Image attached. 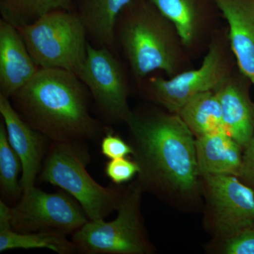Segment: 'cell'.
<instances>
[{"label":"cell","instance_id":"cell-1","mask_svg":"<svg viewBox=\"0 0 254 254\" xmlns=\"http://www.w3.org/2000/svg\"><path fill=\"white\" fill-rule=\"evenodd\" d=\"M136 181L143 191L184 212L203 209L195 138L177 114L133 112L126 122Z\"/></svg>","mask_w":254,"mask_h":254},{"label":"cell","instance_id":"cell-2","mask_svg":"<svg viewBox=\"0 0 254 254\" xmlns=\"http://www.w3.org/2000/svg\"><path fill=\"white\" fill-rule=\"evenodd\" d=\"M91 94L74 73L40 68L34 77L10 99L33 128L50 141H93L104 128L90 113Z\"/></svg>","mask_w":254,"mask_h":254},{"label":"cell","instance_id":"cell-3","mask_svg":"<svg viewBox=\"0 0 254 254\" xmlns=\"http://www.w3.org/2000/svg\"><path fill=\"white\" fill-rule=\"evenodd\" d=\"M135 1L119 16L116 41L137 79H143L156 71L173 77L178 73L180 38L173 24L151 3Z\"/></svg>","mask_w":254,"mask_h":254},{"label":"cell","instance_id":"cell-4","mask_svg":"<svg viewBox=\"0 0 254 254\" xmlns=\"http://www.w3.org/2000/svg\"><path fill=\"white\" fill-rule=\"evenodd\" d=\"M86 142H52L45 157L40 181L60 187L73 197L89 220H105L118 210L125 190L104 187L86 170L90 156Z\"/></svg>","mask_w":254,"mask_h":254},{"label":"cell","instance_id":"cell-5","mask_svg":"<svg viewBox=\"0 0 254 254\" xmlns=\"http://www.w3.org/2000/svg\"><path fill=\"white\" fill-rule=\"evenodd\" d=\"M141 186L128 185L118 209L117 218L88 220L72 235L77 252L85 254H151L155 248L145 230L141 213Z\"/></svg>","mask_w":254,"mask_h":254},{"label":"cell","instance_id":"cell-6","mask_svg":"<svg viewBox=\"0 0 254 254\" xmlns=\"http://www.w3.org/2000/svg\"><path fill=\"white\" fill-rule=\"evenodd\" d=\"M40 68H60L77 76L87 55L86 28L76 13L58 10L17 28Z\"/></svg>","mask_w":254,"mask_h":254},{"label":"cell","instance_id":"cell-7","mask_svg":"<svg viewBox=\"0 0 254 254\" xmlns=\"http://www.w3.org/2000/svg\"><path fill=\"white\" fill-rule=\"evenodd\" d=\"M205 222L213 240L254 225V192L232 175L200 177Z\"/></svg>","mask_w":254,"mask_h":254},{"label":"cell","instance_id":"cell-8","mask_svg":"<svg viewBox=\"0 0 254 254\" xmlns=\"http://www.w3.org/2000/svg\"><path fill=\"white\" fill-rule=\"evenodd\" d=\"M88 218L77 200L68 193H47L36 186L23 192L11 208V228L21 233L53 232L71 235Z\"/></svg>","mask_w":254,"mask_h":254},{"label":"cell","instance_id":"cell-9","mask_svg":"<svg viewBox=\"0 0 254 254\" xmlns=\"http://www.w3.org/2000/svg\"><path fill=\"white\" fill-rule=\"evenodd\" d=\"M77 76L88 88L95 108L108 123H126L132 111L123 66L114 52L88 42L87 55Z\"/></svg>","mask_w":254,"mask_h":254},{"label":"cell","instance_id":"cell-10","mask_svg":"<svg viewBox=\"0 0 254 254\" xmlns=\"http://www.w3.org/2000/svg\"><path fill=\"white\" fill-rule=\"evenodd\" d=\"M229 78L230 73L223 52L218 44L213 43L199 67L169 78H150L145 92L150 100L162 105L169 113L177 114L195 95L218 91Z\"/></svg>","mask_w":254,"mask_h":254},{"label":"cell","instance_id":"cell-11","mask_svg":"<svg viewBox=\"0 0 254 254\" xmlns=\"http://www.w3.org/2000/svg\"><path fill=\"white\" fill-rule=\"evenodd\" d=\"M0 113L6 127L10 145L22 165L21 185L23 192L35 187L37 175L41 173L43 159L46 156L50 141L37 131L18 114L9 98L0 95Z\"/></svg>","mask_w":254,"mask_h":254},{"label":"cell","instance_id":"cell-12","mask_svg":"<svg viewBox=\"0 0 254 254\" xmlns=\"http://www.w3.org/2000/svg\"><path fill=\"white\" fill-rule=\"evenodd\" d=\"M39 69L18 28L1 18L0 95L10 99Z\"/></svg>","mask_w":254,"mask_h":254},{"label":"cell","instance_id":"cell-13","mask_svg":"<svg viewBox=\"0 0 254 254\" xmlns=\"http://www.w3.org/2000/svg\"><path fill=\"white\" fill-rule=\"evenodd\" d=\"M229 26L230 46L241 73L254 88V0H213Z\"/></svg>","mask_w":254,"mask_h":254},{"label":"cell","instance_id":"cell-14","mask_svg":"<svg viewBox=\"0 0 254 254\" xmlns=\"http://www.w3.org/2000/svg\"><path fill=\"white\" fill-rule=\"evenodd\" d=\"M227 134L245 148L254 133V103L247 87L230 80L216 91Z\"/></svg>","mask_w":254,"mask_h":254},{"label":"cell","instance_id":"cell-15","mask_svg":"<svg viewBox=\"0 0 254 254\" xmlns=\"http://www.w3.org/2000/svg\"><path fill=\"white\" fill-rule=\"evenodd\" d=\"M243 150L244 148L225 131L195 138L197 165L200 176H238Z\"/></svg>","mask_w":254,"mask_h":254},{"label":"cell","instance_id":"cell-16","mask_svg":"<svg viewBox=\"0 0 254 254\" xmlns=\"http://www.w3.org/2000/svg\"><path fill=\"white\" fill-rule=\"evenodd\" d=\"M133 0H81L76 12L95 46L115 53V27L119 16Z\"/></svg>","mask_w":254,"mask_h":254},{"label":"cell","instance_id":"cell-17","mask_svg":"<svg viewBox=\"0 0 254 254\" xmlns=\"http://www.w3.org/2000/svg\"><path fill=\"white\" fill-rule=\"evenodd\" d=\"M11 208L0 200V252L16 249H48L59 254L76 253L72 241L67 235L53 232L21 233L11 226Z\"/></svg>","mask_w":254,"mask_h":254},{"label":"cell","instance_id":"cell-18","mask_svg":"<svg viewBox=\"0 0 254 254\" xmlns=\"http://www.w3.org/2000/svg\"><path fill=\"white\" fill-rule=\"evenodd\" d=\"M177 115L195 138L215 132L225 131L221 105L216 91L195 95L182 107Z\"/></svg>","mask_w":254,"mask_h":254},{"label":"cell","instance_id":"cell-19","mask_svg":"<svg viewBox=\"0 0 254 254\" xmlns=\"http://www.w3.org/2000/svg\"><path fill=\"white\" fill-rule=\"evenodd\" d=\"M72 0H0L1 18L21 27L43 15L64 10L70 11Z\"/></svg>","mask_w":254,"mask_h":254},{"label":"cell","instance_id":"cell-20","mask_svg":"<svg viewBox=\"0 0 254 254\" xmlns=\"http://www.w3.org/2000/svg\"><path fill=\"white\" fill-rule=\"evenodd\" d=\"M164 17L173 24L181 43L189 46L198 28V14L193 0H150Z\"/></svg>","mask_w":254,"mask_h":254},{"label":"cell","instance_id":"cell-21","mask_svg":"<svg viewBox=\"0 0 254 254\" xmlns=\"http://www.w3.org/2000/svg\"><path fill=\"white\" fill-rule=\"evenodd\" d=\"M22 165L18 155L10 145L6 127L0 124V189L1 200L12 202L21 198L23 188L18 181Z\"/></svg>","mask_w":254,"mask_h":254},{"label":"cell","instance_id":"cell-22","mask_svg":"<svg viewBox=\"0 0 254 254\" xmlns=\"http://www.w3.org/2000/svg\"><path fill=\"white\" fill-rule=\"evenodd\" d=\"M208 247L217 254H254V225L227 238L213 240Z\"/></svg>","mask_w":254,"mask_h":254},{"label":"cell","instance_id":"cell-23","mask_svg":"<svg viewBox=\"0 0 254 254\" xmlns=\"http://www.w3.org/2000/svg\"><path fill=\"white\" fill-rule=\"evenodd\" d=\"M139 172L138 163L134 160H131L127 158L110 160L105 168L107 176L117 185L131 181Z\"/></svg>","mask_w":254,"mask_h":254},{"label":"cell","instance_id":"cell-24","mask_svg":"<svg viewBox=\"0 0 254 254\" xmlns=\"http://www.w3.org/2000/svg\"><path fill=\"white\" fill-rule=\"evenodd\" d=\"M100 148L102 154L110 160L127 158L134 153L131 144H128L121 137L110 131L105 132L102 138Z\"/></svg>","mask_w":254,"mask_h":254},{"label":"cell","instance_id":"cell-25","mask_svg":"<svg viewBox=\"0 0 254 254\" xmlns=\"http://www.w3.org/2000/svg\"><path fill=\"white\" fill-rule=\"evenodd\" d=\"M239 179L254 192V133L243 150Z\"/></svg>","mask_w":254,"mask_h":254}]
</instances>
